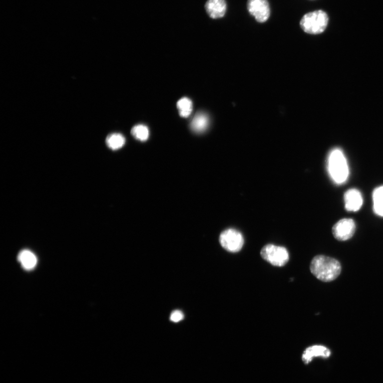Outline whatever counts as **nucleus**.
Masks as SVG:
<instances>
[{
    "mask_svg": "<svg viewBox=\"0 0 383 383\" xmlns=\"http://www.w3.org/2000/svg\"><path fill=\"white\" fill-rule=\"evenodd\" d=\"M310 269L317 279L324 282L335 280L341 272V265L338 260L323 255L315 257Z\"/></svg>",
    "mask_w": 383,
    "mask_h": 383,
    "instance_id": "1",
    "label": "nucleus"
},
{
    "mask_svg": "<svg viewBox=\"0 0 383 383\" xmlns=\"http://www.w3.org/2000/svg\"><path fill=\"white\" fill-rule=\"evenodd\" d=\"M328 170L333 181L337 184L344 183L347 180L349 170L347 161L342 151L338 148L333 149L329 155Z\"/></svg>",
    "mask_w": 383,
    "mask_h": 383,
    "instance_id": "2",
    "label": "nucleus"
},
{
    "mask_svg": "<svg viewBox=\"0 0 383 383\" xmlns=\"http://www.w3.org/2000/svg\"><path fill=\"white\" fill-rule=\"evenodd\" d=\"M329 17L323 10H316L306 14L300 21V26L310 34L322 33L327 28Z\"/></svg>",
    "mask_w": 383,
    "mask_h": 383,
    "instance_id": "3",
    "label": "nucleus"
},
{
    "mask_svg": "<svg viewBox=\"0 0 383 383\" xmlns=\"http://www.w3.org/2000/svg\"><path fill=\"white\" fill-rule=\"evenodd\" d=\"M261 256L267 262L277 267H283L289 260V254L286 248L267 244L260 252Z\"/></svg>",
    "mask_w": 383,
    "mask_h": 383,
    "instance_id": "4",
    "label": "nucleus"
},
{
    "mask_svg": "<svg viewBox=\"0 0 383 383\" xmlns=\"http://www.w3.org/2000/svg\"><path fill=\"white\" fill-rule=\"evenodd\" d=\"M219 242L226 250L235 253L242 249L244 239L239 231L230 229L225 230L220 235Z\"/></svg>",
    "mask_w": 383,
    "mask_h": 383,
    "instance_id": "5",
    "label": "nucleus"
},
{
    "mask_svg": "<svg viewBox=\"0 0 383 383\" xmlns=\"http://www.w3.org/2000/svg\"><path fill=\"white\" fill-rule=\"evenodd\" d=\"M356 226L353 219L344 218L334 225L332 228L334 237L340 241H345L354 235Z\"/></svg>",
    "mask_w": 383,
    "mask_h": 383,
    "instance_id": "6",
    "label": "nucleus"
},
{
    "mask_svg": "<svg viewBox=\"0 0 383 383\" xmlns=\"http://www.w3.org/2000/svg\"><path fill=\"white\" fill-rule=\"evenodd\" d=\"M247 7L250 13L259 22H265L270 17V6L267 0H248Z\"/></svg>",
    "mask_w": 383,
    "mask_h": 383,
    "instance_id": "7",
    "label": "nucleus"
},
{
    "mask_svg": "<svg viewBox=\"0 0 383 383\" xmlns=\"http://www.w3.org/2000/svg\"><path fill=\"white\" fill-rule=\"evenodd\" d=\"M345 208L348 211L356 212L363 206V199L360 191L355 189L348 190L345 194Z\"/></svg>",
    "mask_w": 383,
    "mask_h": 383,
    "instance_id": "8",
    "label": "nucleus"
},
{
    "mask_svg": "<svg viewBox=\"0 0 383 383\" xmlns=\"http://www.w3.org/2000/svg\"><path fill=\"white\" fill-rule=\"evenodd\" d=\"M205 8L210 17L216 19L224 17L227 4L225 0H208Z\"/></svg>",
    "mask_w": 383,
    "mask_h": 383,
    "instance_id": "9",
    "label": "nucleus"
},
{
    "mask_svg": "<svg viewBox=\"0 0 383 383\" xmlns=\"http://www.w3.org/2000/svg\"><path fill=\"white\" fill-rule=\"evenodd\" d=\"M331 355L330 350L323 346L315 345L307 348L304 351L302 360L303 362L308 365L312 362L314 357H322L329 358Z\"/></svg>",
    "mask_w": 383,
    "mask_h": 383,
    "instance_id": "10",
    "label": "nucleus"
},
{
    "mask_svg": "<svg viewBox=\"0 0 383 383\" xmlns=\"http://www.w3.org/2000/svg\"><path fill=\"white\" fill-rule=\"evenodd\" d=\"M209 123L208 116L205 113L199 112L193 118L190 127L194 132L201 133L205 131Z\"/></svg>",
    "mask_w": 383,
    "mask_h": 383,
    "instance_id": "11",
    "label": "nucleus"
},
{
    "mask_svg": "<svg viewBox=\"0 0 383 383\" xmlns=\"http://www.w3.org/2000/svg\"><path fill=\"white\" fill-rule=\"evenodd\" d=\"M18 259L23 268L26 270H32L37 264L36 257L29 250L21 251L18 255Z\"/></svg>",
    "mask_w": 383,
    "mask_h": 383,
    "instance_id": "12",
    "label": "nucleus"
},
{
    "mask_svg": "<svg viewBox=\"0 0 383 383\" xmlns=\"http://www.w3.org/2000/svg\"><path fill=\"white\" fill-rule=\"evenodd\" d=\"M373 200L374 213L383 217V186H379L374 190Z\"/></svg>",
    "mask_w": 383,
    "mask_h": 383,
    "instance_id": "13",
    "label": "nucleus"
},
{
    "mask_svg": "<svg viewBox=\"0 0 383 383\" xmlns=\"http://www.w3.org/2000/svg\"><path fill=\"white\" fill-rule=\"evenodd\" d=\"M125 138L123 135L119 133H113L107 137L106 143L108 147L113 150H118L124 145Z\"/></svg>",
    "mask_w": 383,
    "mask_h": 383,
    "instance_id": "14",
    "label": "nucleus"
},
{
    "mask_svg": "<svg viewBox=\"0 0 383 383\" xmlns=\"http://www.w3.org/2000/svg\"><path fill=\"white\" fill-rule=\"evenodd\" d=\"M177 107L179 115L183 118H187L191 115L192 112L193 103L190 99L183 97L177 102Z\"/></svg>",
    "mask_w": 383,
    "mask_h": 383,
    "instance_id": "15",
    "label": "nucleus"
},
{
    "mask_svg": "<svg viewBox=\"0 0 383 383\" xmlns=\"http://www.w3.org/2000/svg\"><path fill=\"white\" fill-rule=\"evenodd\" d=\"M131 133L136 139L141 141L147 140L149 136V129L144 125H137L133 127Z\"/></svg>",
    "mask_w": 383,
    "mask_h": 383,
    "instance_id": "16",
    "label": "nucleus"
},
{
    "mask_svg": "<svg viewBox=\"0 0 383 383\" xmlns=\"http://www.w3.org/2000/svg\"><path fill=\"white\" fill-rule=\"evenodd\" d=\"M184 319V314L179 311H174L171 314L170 320L174 323H178Z\"/></svg>",
    "mask_w": 383,
    "mask_h": 383,
    "instance_id": "17",
    "label": "nucleus"
}]
</instances>
